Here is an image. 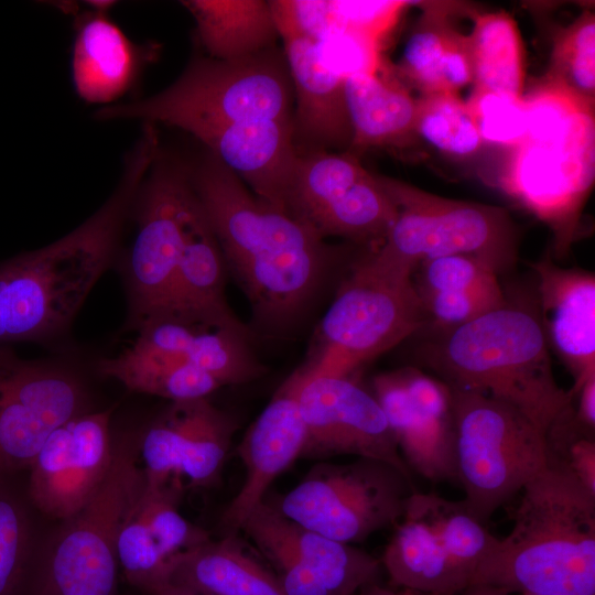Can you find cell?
I'll use <instances>...</instances> for the list:
<instances>
[{"label": "cell", "mask_w": 595, "mask_h": 595, "mask_svg": "<svg viewBox=\"0 0 595 595\" xmlns=\"http://www.w3.org/2000/svg\"><path fill=\"white\" fill-rule=\"evenodd\" d=\"M191 180L256 327L291 332L342 270L347 250L257 197L212 153L191 169Z\"/></svg>", "instance_id": "6da1fadb"}, {"label": "cell", "mask_w": 595, "mask_h": 595, "mask_svg": "<svg viewBox=\"0 0 595 595\" xmlns=\"http://www.w3.org/2000/svg\"><path fill=\"white\" fill-rule=\"evenodd\" d=\"M147 125L116 191L86 221L61 239L0 262V346L56 338L72 324L112 262L138 190L159 152Z\"/></svg>", "instance_id": "7a4b0ae2"}, {"label": "cell", "mask_w": 595, "mask_h": 595, "mask_svg": "<svg viewBox=\"0 0 595 595\" xmlns=\"http://www.w3.org/2000/svg\"><path fill=\"white\" fill-rule=\"evenodd\" d=\"M520 494L510 532L498 539L470 586L595 595V494L547 466Z\"/></svg>", "instance_id": "3957f363"}, {"label": "cell", "mask_w": 595, "mask_h": 595, "mask_svg": "<svg viewBox=\"0 0 595 595\" xmlns=\"http://www.w3.org/2000/svg\"><path fill=\"white\" fill-rule=\"evenodd\" d=\"M523 100L526 133L509 149L502 187L552 228L563 256L594 183V102L545 77Z\"/></svg>", "instance_id": "277c9868"}, {"label": "cell", "mask_w": 595, "mask_h": 595, "mask_svg": "<svg viewBox=\"0 0 595 595\" xmlns=\"http://www.w3.org/2000/svg\"><path fill=\"white\" fill-rule=\"evenodd\" d=\"M426 361L450 387L508 402L544 432L573 401L553 375L537 310L506 302L455 329L437 333Z\"/></svg>", "instance_id": "5b68a950"}, {"label": "cell", "mask_w": 595, "mask_h": 595, "mask_svg": "<svg viewBox=\"0 0 595 595\" xmlns=\"http://www.w3.org/2000/svg\"><path fill=\"white\" fill-rule=\"evenodd\" d=\"M294 93L285 56L275 47L234 60L194 57L182 75L147 99L106 106L97 118L141 119L191 133L248 120H293Z\"/></svg>", "instance_id": "8992f818"}, {"label": "cell", "mask_w": 595, "mask_h": 595, "mask_svg": "<svg viewBox=\"0 0 595 595\" xmlns=\"http://www.w3.org/2000/svg\"><path fill=\"white\" fill-rule=\"evenodd\" d=\"M425 326L412 277L379 264L366 250L344 272L304 365L311 376L353 377Z\"/></svg>", "instance_id": "52a82bcc"}, {"label": "cell", "mask_w": 595, "mask_h": 595, "mask_svg": "<svg viewBox=\"0 0 595 595\" xmlns=\"http://www.w3.org/2000/svg\"><path fill=\"white\" fill-rule=\"evenodd\" d=\"M377 177L396 208L383 242L368 250L379 264L410 277L421 262L451 255L474 257L497 274L516 264L519 235L504 208L446 198L396 178Z\"/></svg>", "instance_id": "ba28073f"}, {"label": "cell", "mask_w": 595, "mask_h": 595, "mask_svg": "<svg viewBox=\"0 0 595 595\" xmlns=\"http://www.w3.org/2000/svg\"><path fill=\"white\" fill-rule=\"evenodd\" d=\"M455 482L482 522L545 468L544 430L515 405L453 388Z\"/></svg>", "instance_id": "9c48e42d"}, {"label": "cell", "mask_w": 595, "mask_h": 595, "mask_svg": "<svg viewBox=\"0 0 595 595\" xmlns=\"http://www.w3.org/2000/svg\"><path fill=\"white\" fill-rule=\"evenodd\" d=\"M381 566L389 586L409 595H459L498 539L467 508L414 490L393 526Z\"/></svg>", "instance_id": "30bf717a"}, {"label": "cell", "mask_w": 595, "mask_h": 595, "mask_svg": "<svg viewBox=\"0 0 595 595\" xmlns=\"http://www.w3.org/2000/svg\"><path fill=\"white\" fill-rule=\"evenodd\" d=\"M137 439L113 441V458L93 498L63 520L35 559L29 595H116L117 534L142 478Z\"/></svg>", "instance_id": "8fae6325"}, {"label": "cell", "mask_w": 595, "mask_h": 595, "mask_svg": "<svg viewBox=\"0 0 595 595\" xmlns=\"http://www.w3.org/2000/svg\"><path fill=\"white\" fill-rule=\"evenodd\" d=\"M413 491L412 477L391 464L357 457L315 464L273 505L303 528L354 544L393 527Z\"/></svg>", "instance_id": "7c38bea8"}, {"label": "cell", "mask_w": 595, "mask_h": 595, "mask_svg": "<svg viewBox=\"0 0 595 595\" xmlns=\"http://www.w3.org/2000/svg\"><path fill=\"white\" fill-rule=\"evenodd\" d=\"M195 196L191 169L159 150L132 205L137 235L122 267L130 329L172 305L187 213Z\"/></svg>", "instance_id": "4fadbf2b"}, {"label": "cell", "mask_w": 595, "mask_h": 595, "mask_svg": "<svg viewBox=\"0 0 595 595\" xmlns=\"http://www.w3.org/2000/svg\"><path fill=\"white\" fill-rule=\"evenodd\" d=\"M285 210L323 239L339 237L375 250L396 217L377 175L349 152L300 154Z\"/></svg>", "instance_id": "5bb4252c"}, {"label": "cell", "mask_w": 595, "mask_h": 595, "mask_svg": "<svg viewBox=\"0 0 595 595\" xmlns=\"http://www.w3.org/2000/svg\"><path fill=\"white\" fill-rule=\"evenodd\" d=\"M86 390L71 368L19 357L0 346V476L30 468L47 436L86 412Z\"/></svg>", "instance_id": "9a60e30c"}, {"label": "cell", "mask_w": 595, "mask_h": 595, "mask_svg": "<svg viewBox=\"0 0 595 595\" xmlns=\"http://www.w3.org/2000/svg\"><path fill=\"white\" fill-rule=\"evenodd\" d=\"M240 531L277 569L285 595H355L381 572L368 552L303 528L264 499Z\"/></svg>", "instance_id": "2e32d148"}, {"label": "cell", "mask_w": 595, "mask_h": 595, "mask_svg": "<svg viewBox=\"0 0 595 595\" xmlns=\"http://www.w3.org/2000/svg\"><path fill=\"white\" fill-rule=\"evenodd\" d=\"M299 401L305 426L300 458H372L411 476L379 402L353 377L309 372Z\"/></svg>", "instance_id": "e0dca14e"}, {"label": "cell", "mask_w": 595, "mask_h": 595, "mask_svg": "<svg viewBox=\"0 0 595 595\" xmlns=\"http://www.w3.org/2000/svg\"><path fill=\"white\" fill-rule=\"evenodd\" d=\"M237 430L232 415L208 398L174 401L137 439L142 474L155 485H216Z\"/></svg>", "instance_id": "ac0fdd59"}, {"label": "cell", "mask_w": 595, "mask_h": 595, "mask_svg": "<svg viewBox=\"0 0 595 595\" xmlns=\"http://www.w3.org/2000/svg\"><path fill=\"white\" fill-rule=\"evenodd\" d=\"M379 402L410 472L431 482H455L452 391L415 368L380 374L372 380Z\"/></svg>", "instance_id": "d6986e66"}, {"label": "cell", "mask_w": 595, "mask_h": 595, "mask_svg": "<svg viewBox=\"0 0 595 595\" xmlns=\"http://www.w3.org/2000/svg\"><path fill=\"white\" fill-rule=\"evenodd\" d=\"M111 409L84 412L57 426L30 466L29 496L43 513L65 520L97 493L113 458Z\"/></svg>", "instance_id": "ffe728a7"}, {"label": "cell", "mask_w": 595, "mask_h": 595, "mask_svg": "<svg viewBox=\"0 0 595 595\" xmlns=\"http://www.w3.org/2000/svg\"><path fill=\"white\" fill-rule=\"evenodd\" d=\"M184 487L142 478L129 499L117 534V559L127 582L148 595L166 582L170 564L204 543L207 531L178 511Z\"/></svg>", "instance_id": "44dd1931"}, {"label": "cell", "mask_w": 595, "mask_h": 595, "mask_svg": "<svg viewBox=\"0 0 595 595\" xmlns=\"http://www.w3.org/2000/svg\"><path fill=\"white\" fill-rule=\"evenodd\" d=\"M134 331L131 349L173 356L209 372L223 386L247 383L266 371L251 347L253 332L240 321L169 310Z\"/></svg>", "instance_id": "7402d4cb"}, {"label": "cell", "mask_w": 595, "mask_h": 595, "mask_svg": "<svg viewBox=\"0 0 595 595\" xmlns=\"http://www.w3.org/2000/svg\"><path fill=\"white\" fill-rule=\"evenodd\" d=\"M307 376L304 365L296 368L281 383L238 445L246 476L221 516L224 536L240 531L248 516L263 501L274 479L300 458L305 426L299 397Z\"/></svg>", "instance_id": "603a6c76"}, {"label": "cell", "mask_w": 595, "mask_h": 595, "mask_svg": "<svg viewBox=\"0 0 595 595\" xmlns=\"http://www.w3.org/2000/svg\"><path fill=\"white\" fill-rule=\"evenodd\" d=\"M191 134L257 197L285 210L300 161L293 120H248L198 128Z\"/></svg>", "instance_id": "cb8c5ba5"}, {"label": "cell", "mask_w": 595, "mask_h": 595, "mask_svg": "<svg viewBox=\"0 0 595 595\" xmlns=\"http://www.w3.org/2000/svg\"><path fill=\"white\" fill-rule=\"evenodd\" d=\"M538 279L541 328L574 378L571 394L595 377V277L560 267L550 257L532 264Z\"/></svg>", "instance_id": "d4e9b609"}, {"label": "cell", "mask_w": 595, "mask_h": 595, "mask_svg": "<svg viewBox=\"0 0 595 595\" xmlns=\"http://www.w3.org/2000/svg\"><path fill=\"white\" fill-rule=\"evenodd\" d=\"M282 41L296 104L293 128L299 154L349 149L346 78L324 65L313 41L294 36Z\"/></svg>", "instance_id": "484cf974"}, {"label": "cell", "mask_w": 595, "mask_h": 595, "mask_svg": "<svg viewBox=\"0 0 595 595\" xmlns=\"http://www.w3.org/2000/svg\"><path fill=\"white\" fill-rule=\"evenodd\" d=\"M72 61L77 95L87 102H110L134 84L159 47L136 45L105 13L78 21Z\"/></svg>", "instance_id": "4316f807"}, {"label": "cell", "mask_w": 595, "mask_h": 595, "mask_svg": "<svg viewBox=\"0 0 595 595\" xmlns=\"http://www.w3.org/2000/svg\"><path fill=\"white\" fill-rule=\"evenodd\" d=\"M452 6L423 2V12L405 43L399 73L421 96L458 95L473 84L468 34L451 21Z\"/></svg>", "instance_id": "83f0119b"}, {"label": "cell", "mask_w": 595, "mask_h": 595, "mask_svg": "<svg viewBox=\"0 0 595 595\" xmlns=\"http://www.w3.org/2000/svg\"><path fill=\"white\" fill-rule=\"evenodd\" d=\"M345 99L353 138L347 152L370 148L403 149L419 140L418 98H414L386 67L345 79Z\"/></svg>", "instance_id": "f1b7e54d"}, {"label": "cell", "mask_w": 595, "mask_h": 595, "mask_svg": "<svg viewBox=\"0 0 595 595\" xmlns=\"http://www.w3.org/2000/svg\"><path fill=\"white\" fill-rule=\"evenodd\" d=\"M165 583L206 595H285L277 575L249 554L236 534L209 539L180 554Z\"/></svg>", "instance_id": "f546056e"}, {"label": "cell", "mask_w": 595, "mask_h": 595, "mask_svg": "<svg viewBox=\"0 0 595 595\" xmlns=\"http://www.w3.org/2000/svg\"><path fill=\"white\" fill-rule=\"evenodd\" d=\"M226 273L218 240L196 195L187 213L169 310L239 321L226 300Z\"/></svg>", "instance_id": "4dcf8cb0"}, {"label": "cell", "mask_w": 595, "mask_h": 595, "mask_svg": "<svg viewBox=\"0 0 595 595\" xmlns=\"http://www.w3.org/2000/svg\"><path fill=\"white\" fill-rule=\"evenodd\" d=\"M182 4L196 23V35L209 57L234 60L274 47L279 36L269 1L188 0Z\"/></svg>", "instance_id": "1f68e13d"}, {"label": "cell", "mask_w": 595, "mask_h": 595, "mask_svg": "<svg viewBox=\"0 0 595 595\" xmlns=\"http://www.w3.org/2000/svg\"><path fill=\"white\" fill-rule=\"evenodd\" d=\"M98 372L129 390L174 401L208 398L223 385L209 372L173 356L127 347L97 364Z\"/></svg>", "instance_id": "d6a6232c"}, {"label": "cell", "mask_w": 595, "mask_h": 595, "mask_svg": "<svg viewBox=\"0 0 595 595\" xmlns=\"http://www.w3.org/2000/svg\"><path fill=\"white\" fill-rule=\"evenodd\" d=\"M470 15L468 43L474 88L521 97L523 50L516 21L505 11Z\"/></svg>", "instance_id": "836d02e7"}, {"label": "cell", "mask_w": 595, "mask_h": 595, "mask_svg": "<svg viewBox=\"0 0 595 595\" xmlns=\"http://www.w3.org/2000/svg\"><path fill=\"white\" fill-rule=\"evenodd\" d=\"M416 134L440 152L457 159L473 156L484 145L467 102L454 94L418 98Z\"/></svg>", "instance_id": "e575fe53"}, {"label": "cell", "mask_w": 595, "mask_h": 595, "mask_svg": "<svg viewBox=\"0 0 595 595\" xmlns=\"http://www.w3.org/2000/svg\"><path fill=\"white\" fill-rule=\"evenodd\" d=\"M582 98L595 96V15L584 11L553 39L550 68L544 75Z\"/></svg>", "instance_id": "d590c367"}, {"label": "cell", "mask_w": 595, "mask_h": 595, "mask_svg": "<svg viewBox=\"0 0 595 595\" xmlns=\"http://www.w3.org/2000/svg\"><path fill=\"white\" fill-rule=\"evenodd\" d=\"M0 476V595H29L35 560L31 527L20 499Z\"/></svg>", "instance_id": "8d00e7d4"}, {"label": "cell", "mask_w": 595, "mask_h": 595, "mask_svg": "<svg viewBox=\"0 0 595 595\" xmlns=\"http://www.w3.org/2000/svg\"><path fill=\"white\" fill-rule=\"evenodd\" d=\"M595 429L575 415L573 401L544 432L545 466L561 472L595 494Z\"/></svg>", "instance_id": "74e56055"}, {"label": "cell", "mask_w": 595, "mask_h": 595, "mask_svg": "<svg viewBox=\"0 0 595 595\" xmlns=\"http://www.w3.org/2000/svg\"><path fill=\"white\" fill-rule=\"evenodd\" d=\"M414 273L418 278L413 281L416 292H504L498 274L470 256L451 255L429 259L421 262Z\"/></svg>", "instance_id": "f35d334b"}, {"label": "cell", "mask_w": 595, "mask_h": 595, "mask_svg": "<svg viewBox=\"0 0 595 595\" xmlns=\"http://www.w3.org/2000/svg\"><path fill=\"white\" fill-rule=\"evenodd\" d=\"M466 102L484 143L509 150L523 139L527 128L523 95L474 88Z\"/></svg>", "instance_id": "ab89813d"}, {"label": "cell", "mask_w": 595, "mask_h": 595, "mask_svg": "<svg viewBox=\"0 0 595 595\" xmlns=\"http://www.w3.org/2000/svg\"><path fill=\"white\" fill-rule=\"evenodd\" d=\"M426 317L437 333L461 327L506 302L505 293L459 291L418 292Z\"/></svg>", "instance_id": "60d3db41"}, {"label": "cell", "mask_w": 595, "mask_h": 595, "mask_svg": "<svg viewBox=\"0 0 595 595\" xmlns=\"http://www.w3.org/2000/svg\"><path fill=\"white\" fill-rule=\"evenodd\" d=\"M313 42L324 65L344 78L380 73L386 67L381 54L383 45L360 33L339 31Z\"/></svg>", "instance_id": "b9f144b4"}, {"label": "cell", "mask_w": 595, "mask_h": 595, "mask_svg": "<svg viewBox=\"0 0 595 595\" xmlns=\"http://www.w3.org/2000/svg\"><path fill=\"white\" fill-rule=\"evenodd\" d=\"M337 31H354L383 45L399 22L402 13L415 2L383 1H329Z\"/></svg>", "instance_id": "7bdbcfd3"}, {"label": "cell", "mask_w": 595, "mask_h": 595, "mask_svg": "<svg viewBox=\"0 0 595 595\" xmlns=\"http://www.w3.org/2000/svg\"><path fill=\"white\" fill-rule=\"evenodd\" d=\"M576 418L595 429V377L587 379L573 397Z\"/></svg>", "instance_id": "ee69618b"}, {"label": "cell", "mask_w": 595, "mask_h": 595, "mask_svg": "<svg viewBox=\"0 0 595 595\" xmlns=\"http://www.w3.org/2000/svg\"><path fill=\"white\" fill-rule=\"evenodd\" d=\"M148 595H206L188 587L164 583L151 591Z\"/></svg>", "instance_id": "f6af8a7d"}, {"label": "cell", "mask_w": 595, "mask_h": 595, "mask_svg": "<svg viewBox=\"0 0 595 595\" xmlns=\"http://www.w3.org/2000/svg\"><path fill=\"white\" fill-rule=\"evenodd\" d=\"M355 595H409L391 586L380 585L378 582L359 589Z\"/></svg>", "instance_id": "bcb514c9"}, {"label": "cell", "mask_w": 595, "mask_h": 595, "mask_svg": "<svg viewBox=\"0 0 595 595\" xmlns=\"http://www.w3.org/2000/svg\"><path fill=\"white\" fill-rule=\"evenodd\" d=\"M459 595H511L495 587L475 585L468 587Z\"/></svg>", "instance_id": "7dc6e473"}, {"label": "cell", "mask_w": 595, "mask_h": 595, "mask_svg": "<svg viewBox=\"0 0 595 595\" xmlns=\"http://www.w3.org/2000/svg\"><path fill=\"white\" fill-rule=\"evenodd\" d=\"M520 595H537V594H520Z\"/></svg>", "instance_id": "c3c4849f"}]
</instances>
